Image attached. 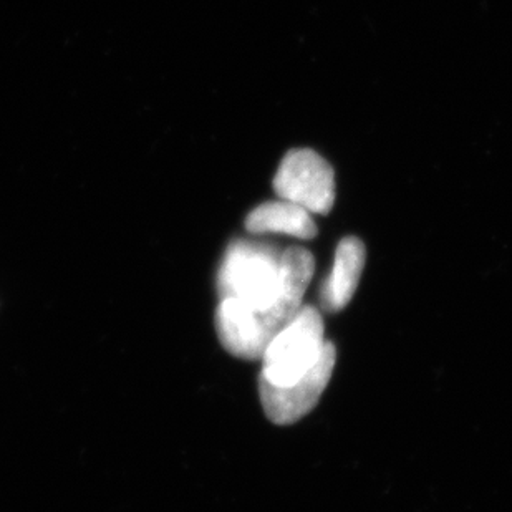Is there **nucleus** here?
Here are the masks:
<instances>
[{"label":"nucleus","mask_w":512,"mask_h":512,"mask_svg":"<svg viewBox=\"0 0 512 512\" xmlns=\"http://www.w3.org/2000/svg\"><path fill=\"white\" fill-rule=\"evenodd\" d=\"M246 229L252 234H287L299 239H314L317 236L312 214L289 201H271L257 206L246 219Z\"/></svg>","instance_id":"0eeeda50"},{"label":"nucleus","mask_w":512,"mask_h":512,"mask_svg":"<svg viewBox=\"0 0 512 512\" xmlns=\"http://www.w3.org/2000/svg\"><path fill=\"white\" fill-rule=\"evenodd\" d=\"M335 360L334 343L325 342L319 360L297 382L279 387L259 378V395L267 418L276 425H292L314 410L332 378Z\"/></svg>","instance_id":"20e7f679"},{"label":"nucleus","mask_w":512,"mask_h":512,"mask_svg":"<svg viewBox=\"0 0 512 512\" xmlns=\"http://www.w3.org/2000/svg\"><path fill=\"white\" fill-rule=\"evenodd\" d=\"M216 332L226 350L244 360H262L277 330L266 310H252L234 299H221L216 310Z\"/></svg>","instance_id":"39448f33"},{"label":"nucleus","mask_w":512,"mask_h":512,"mask_svg":"<svg viewBox=\"0 0 512 512\" xmlns=\"http://www.w3.org/2000/svg\"><path fill=\"white\" fill-rule=\"evenodd\" d=\"M324 319L314 305H304L267 345L261 377L285 387L304 377L324 350Z\"/></svg>","instance_id":"f03ea898"},{"label":"nucleus","mask_w":512,"mask_h":512,"mask_svg":"<svg viewBox=\"0 0 512 512\" xmlns=\"http://www.w3.org/2000/svg\"><path fill=\"white\" fill-rule=\"evenodd\" d=\"M367 252L358 237H345L335 251L334 269L322 285L320 304L329 314H337L347 307L357 292L358 282L365 267Z\"/></svg>","instance_id":"423d86ee"},{"label":"nucleus","mask_w":512,"mask_h":512,"mask_svg":"<svg viewBox=\"0 0 512 512\" xmlns=\"http://www.w3.org/2000/svg\"><path fill=\"white\" fill-rule=\"evenodd\" d=\"M282 252L266 242H231L218 272L221 299H234L252 310L271 309L279 299Z\"/></svg>","instance_id":"f257e3e1"},{"label":"nucleus","mask_w":512,"mask_h":512,"mask_svg":"<svg viewBox=\"0 0 512 512\" xmlns=\"http://www.w3.org/2000/svg\"><path fill=\"white\" fill-rule=\"evenodd\" d=\"M274 191L279 198L297 204L310 214H329L335 203V173L327 161L312 150H292L284 156Z\"/></svg>","instance_id":"7ed1b4c3"}]
</instances>
